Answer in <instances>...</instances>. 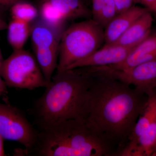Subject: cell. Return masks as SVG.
I'll list each match as a JSON object with an SVG mask.
<instances>
[{
	"instance_id": "9",
	"label": "cell",
	"mask_w": 156,
	"mask_h": 156,
	"mask_svg": "<svg viewBox=\"0 0 156 156\" xmlns=\"http://www.w3.org/2000/svg\"><path fill=\"white\" fill-rule=\"evenodd\" d=\"M156 118V89L147 95L145 106L140 115L128 143L118 156H133L137 140L146 129Z\"/></svg>"
},
{
	"instance_id": "29",
	"label": "cell",
	"mask_w": 156,
	"mask_h": 156,
	"mask_svg": "<svg viewBox=\"0 0 156 156\" xmlns=\"http://www.w3.org/2000/svg\"><path fill=\"white\" fill-rule=\"evenodd\" d=\"M156 153V140L155 144L154 146L153 149V154Z\"/></svg>"
},
{
	"instance_id": "10",
	"label": "cell",
	"mask_w": 156,
	"mask_h": 156,
	"mask_svg": "<svg viewBox=\"0 0 156 156\" xmlns=\"http://www.w3.org/2000/svg\"><path fill=\"white\" fill-rule=\"evenodd\" d=\"M148 11L149 10L147 8L134 5L117 14L105 28L104 45L116 41L136 20Z\"/></svg>"
},
{
	"instance_id": "23",
	"label": "cell",
	"mask_w": 156,
	"mask_h": 156,
	"mask_svg": "<svg viewBox=\"0 0 156 156\" xmlns=\"http://www.w3.org/2000/svg\"><path fill=\"white\" fill-rule=\"evenodd\" d=\"M22 1L23 0H0V6L6 8L11 7L15 3Z\"/></svg>"
},
{
	"instance_id": "7",
	"label": "cell",
	"mask_w": 156,
	"mask_h": 156,
	"mask_svg": "<svg viewBox=\"0 0 156 156\" xmlns=\"http://www.w3.org/2000/svg\"><path fill=\"white\" fill-rule=\"evenodd\" d=\"M92 72L105 74L134 86L147 95L156 89V60L123 70H111L101 67H91Z\"/></svg>"
},
{
	"instance_id": "6",
	"label": "cell",
	"mask_w": 156,
	"mask_h": 156,
	"mask_svg": "<svg viewBox=\"0 0 156 156\" xmlns=\"http://www.w3.org/2000/svg\"><path fill=\"white\" fill-rule=\"evenodd\" d=\"M0 134L4 140L17 141L30 150L35 144L38 131L19 109L0 103Z\"/></svg>"
},
{
	"instance_id": "25",
	"label": "cell",
	"mask_w": 156,
	"mask_h": 156,
	"mask_svg": "<svg viewBox=\"0 0 156 156\" xmlns=\"http://www.w3.org/2000/svg\"><path fill=\"white\" fill-rule=\"evenodd\" d=\"M4 140L0 134V156L6 155L4 150Z\"/></svg>"
},
{
	"instance_id": "26",
	"label": "cell",
	"mask_w": 156,
	"mask_h": 156,
	"mask_svg": "<svg viewBox=\"0 0 156 156\" xmlns=\"http://www.w3.org/2000/svg\"><path fill=\"white\" fill-rule=\"evenodd\" d=\"M8 24L3 19L2 17H0V31L7 29Z\"/></svg>"
},
{
	"instance_id": "13",
	"label": "cell",
	"mask_w": 156,
	"mask_h": 156,
	"mask_svg": "<svg viewBox=\"0 0 156 156\" xmlns=\"http://www.w3.org/2000/svg\"><path fill=\"white\" fill-rule=\"evenodd\" d=\"M59 45L34 49L36 58L47 82L50 83L53 73L57 69Z\"/></svg>"
},
{
	"instance_id": "30",
	"label": "cell",
	"mask_w": 156,
	"mask_h": 156,
	"mask_svg": "<svg viewBox=\"0 0 156 156\" xmlns=\"http://www.w3.org/2000/svg\"><path fill=\"white\" fill-rule=\"evenodd\" d=\"M42 2H46V1H50V0H42Z\"/></svg>"
},
{
	"instance_id": "5",
	"label": "cell",
	"mask_w": 156,
	"mask_h": 156,
	"mask_svg": "<svg viewBox=\"0 0 156 156\" xmlns=\"http://www.w3.org/2000/svg\"><path fill=\"white\" fill-rule=\"evenodd\" d=\"M0 75L10 88L32 90L46 88L47 82L36 58L28 51L14 50L4 60L0 68Z\"/></svg>"
},
{
	"instance_id": "20",
	"label": "cell",
	"mask_w": 156,
	"mask_h": 156,
	"mask_svg": "<svg viewBox=\"0 0 156 156\" xmlns=\"http://www.w3.org/2000/svg\"><path fill=\"white\" fill-rule=\"evenodd\" d=\"M117 14L126 11L136 3H140V0H113Z\"/></svg>"
},
{
	"instance_id": "1",
	"label": "cell",
	"mask_w": 156,
	"mask_h": 156,
	"mask_svg": "<svg viewBox=\"0 0 156 156\" xmlns=\"http://www.w3.org/2000/svg\"><path fill=\"white\" fill-rule=\"evenodd\" d=\"M87 73L90 77L86 123L116 149L117 156L128 144L147 95L108 75Z\"/></svg>"
},
{
	"instance_id": "11",
	"label": "cell",
	"mask_w": 156,
	"mask_h": 156,
	"mask_svg": "<svg viewBox=\"0 0 156 156\" xmlns=\"http://www.w3.org/2000/svg\"><path fill=\"white\" fill-rule=\"evenodd\" d=\"M64 30L62 26H53L42 19L36 22L31 27L30 34L34 50L59 45Z\"/></svg>"
},
{
	"instance_id": "16",
	"label": "cell",
	"mask_w": 156,
	"mask_h": 156,
	"mask_svg": "<svg viewBox=\"0 0 156 156\" xmlns=\"http://www.w3.org/2000/svg\"><path fill=\"white\" fill-rule=\"evenodd\" d=\"M11 13L13 19L19 20L29 23L35 19L38 15L36 8L24 1L18 2L11 6Z\"/></svg>"
},
{
	"instance_id": "2",
	"label": "cell",
	"mask_w": 156,
	"mask_h": 156,
	"mask_svg": "<svg viewBox=\"0 0 156 156\" xmlns=\"http://www.w3.org/2000/svg\"><path fill=\"white\" fill-rule=\"evenodd\" d=\"M90 77L83 68L56 73L34 105L35 121L39 128L69 119L86 122Z\"/></svg>"
},
{
	"instance_id": "12",
	"label": "cell",
	"mask_w": 156,
	"mask_h": 156,
	"mask_svg": "<svg viewBox=\"0 0 156 156\" xmlns=\"http://www.w3.org/2000/svg\"><path fill=\"white\" fill-rule=\"evenodd\" d=\"M153 18L148 11L136 20L118 40L109 45L128 46L138 44L150 35Z\"/></svg>"
},
{
	"instance_id": "8",
	"label": "cell",
	"mask_w": 156,
	"mask_h": 156,
	"mask_svg": "<svg viewBox=\"0 0 156 156\" xmlns=\"http://www.w3.org/2000/svg\"><path fill=\"white\" fill-rule=\"evenodd\" d=\"M137 45L128 46L104 45L102 48L91 55L71 65L67 69L81 67H100L118 64L124 61Z\"/></svg>"
},
{
	"instance_id": "18",
	"label": "cell",
	"mask_w": 156,
	"mask_h": 156,
	"mask_svg": "<svg viewBox=\"0 0 156 156\" xmlns=\"http://www.w3.org/2000/svg\"><path fill=\"white\" fill-rule=\"evenodd\" d=\"M150 54H156V33L152 35H150L139 43L126 58H132Z\"/></svg>"
},
{
	"instance_id": "22",
	"label": "cell",
	"mask_w": 156,
	"mask_h": 156,
	"mask_svg": "<svg viewBox=\"0 0 156 156\" xmlns=\"http://www.w3.org/2000/svg\"><path fill=\"white\" fill-rule=\"evenodd\" d=\"M140 4L145 6V8L150 11L156 14V0H140Z\"/></svg>"
},
{
	"instance_id": "24",
	"label": "cell",
	"mask_w": 156,
	"mask_h": 156,
	"mask_svg": "<svg viewBox=\"0 0 156 156\" xmlns=\"http://www.w3.org/2000/svg\"><path fill=\"white\" fill-rule=\"evenodd\" d=\"M0 75V95H5L8 93L7 86L5 82Z\"/></svg>"
},
{
	"instance_id": "19",
	"label": "cell",
	"mask_w": 156,
	"mask_h": 156,
	"mask_svg": "<svg viewBox=\"0 0 156 156\" xmlns=\"http://www.w3.org/2000/svg\"><path fill=\"white\" fill-rule=\"evenodd\" d=\"M118 14L113 0H102L100 24L104 28Z\"/></svg>"
},
{
	"instance_id": "17",
	"label": "cell",
	"mask_w": 156,
	"mask_h": 156,
	"mask_svg": "<svg viewBox=\"0 0 156 156\" xmlns=\"http://www.w3.org/2000/svg\"><path fill=\"white\" fill-rule=\"evenodd\" d=\"M40 14L42 20L53 26H62L66 20L61 13L52 5L50 1L42 2Z\"/></svg>"
},
{
	"instance_id": "27",
	"label": "cell",
	"mask_w": 156,
	"mask_h": 156,
	"mask_svg": "<svg viewBox=\"0 0 156 156\" xmlns=\"http://www.w3.org/2000/svg\"><path fill=\"white\" fill-rule=\"evenodd\" d=\"M5 7H2V6H0V17H2V16L3 13H4V11L5 10Z\"/></svg>"
},
{
	"instance_id": "14",
	"label": "cell",
	"mask_w": 156,
	"mask_h": 156,
	"mask_svg": "<svg viewBox=\"0 0 156 156\" xmlns=\"http://www.w3.org/2000/svg\"><path fill=\"white\" fill-rule=\"evenodd\" d=\"M52 5L64 17L65 19H74L92 16L91 11L82 0H50Z\"/></svg>"
},
{
	"instance_id": "21",
	"label": "cell",
	"mask_w": 156,
	"mask_h": 156,
	"mask_svg": "<svg viewBox=\"0 0 156 156\" xmlns=\"http://www.w3.org/2000/svg\"><path fill=\"white\" fill-rule=\"evenodd\" d=\"M92 19L100 24L102 9V0H91Z\"/></svg>"
},
{
	"instance_id": "15",
	"label": "cell",
	"mask_w": 156,
	"mask_h": 156,
	"mask_svg": "<svg viewBox=\"0 0 156 156\" xmlns=\"http://www.w3.org/2000/svg\"><path fill=\"white\" fill-rule=\"evenodd\" d=\"M8 39L14 50H21L30 34L29 23L13 19L8 24Z\"/></svg>"
},
{
	"instance_id": "28",
	"label": "cell",
	"mask_w": 156,
	"mask_h": 156,
	"mask_svg": "<svg viewBox=\"0 0 156 156\" xmlns=\"http://www.w3.org/2000/svg\"><path fill=\"white\" fill-rule=\"evenodd\" d=\"M4 60L3 59L2 56V52H1V49H0V68L1 67L2 63Z\"/></svg>"
},
{
	"instance_id": "3",
	"label": "cell",
	"mask_w": 156,
	"mask_h": 156,
	"mask_svg": "<svg viewBox=\"0 0 156 156\" xmlns=\"http://www.w3.org/2000/svg\"><path fill=\"white\" fill-rule=\"evenodd\" d=\"M35 144L18 154L41 156H115L116 149L99 137L86 122L60 121L40 128Z\"/></svg>"
},
{
	"instance_id": "4",
	"label": "cell",
	"mask_w": 156,
	"mask_h": 156,
	"mask_svg": "<svg viewBox=\"0 0 156 156\" xmlns=\"http://www.w3.org/2000/svg\"><path fill=\"white\" fill-rule=\"evenodd\" d=\"M103 27L93 19L75 23L64 30L59 42L57 72L87 57L105 43Z\"/></svg>"
}]
</instances>
